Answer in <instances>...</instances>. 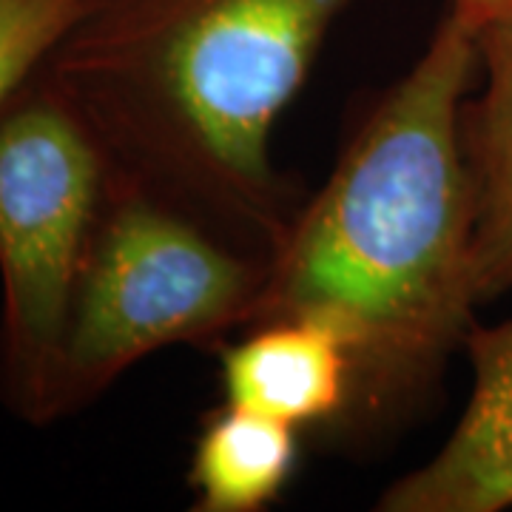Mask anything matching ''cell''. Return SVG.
<instances>
[{"instance_id":"2","label":"cell","mask_w":512,"mask_h":512,"mask_svg":"<svg viewBox=\"0 0 512 512\" xmlns=\"http://www.w3.org/2000/svg\"><path fill=\"white\" fill-rule=\"evenodd\" d=\"M356 0H92L40 77L111 168L251 254L291 225L271 131Z\"/></svg>"},{"instance_id":"7","label":"cell","mask_w":512,"mask_h":512,"mask_svg":"<svg viewBox=\"0 0 512 512\" xmlns=\"http://www.w3.org/2000/svg\"><path fill=\"white\" fill-rule=\"evenodd\" d=\"M484 89L461 111V143L476 200L478 302L512 288V26L478 32Z\"/></svg>"},{"instance_id":"3","label":"cell","mask_w":512,"mask_h":512,"mask_svg":"<svg viewBox=\"0 0 512 512\" xmlns=\"http://www.w3.org/2000/svg\"><path fill=\"white\" fill-rule=\"evenodd\" d=\"M262 279L265 256L111 168L60 348L52 421L92 404L154 350L251 325Z\"/></svg>"},{"instance_id":"10","label":"cell","mask_w":512,"mask_h":512,"mask_svg":"<svg viewBox=\"0 0 512 512\" xmlns=\"http://www.w3.org/2000/svg\"><path fill=\"white\" fill-rule=\"evenodd\" d=\"M450 12L476 35L490 26H512V0H450Z\"/></svg>"},{"instance_id":"1","label":"cell","mask_w":512,"mask_h":512,"mask_svg":"<svg viewBox=\"0 0 512 512\" xmlns=\"http://www.w3.org/2000/svg\"><path fill=\"white\" fill-rule=\"evenodd\" d=\"M476 69L478 35L447 12L265 256L251 325L333 330L353 362L356 421L407 410L473 330L476 200L461 111Z\"/></svg>"},{"instance_id":"9","label":"cell","mask_w":512,"mask_h":512,"mask_svg":"<svg viewBox=\"0 0 512 512\" xmlns=\"http://www.w3.org/2000/svg\"><path fill=\"white\" fill-rule=\"evenodd\" d=\"M92 0H0V111L35 77Z\"/></svg>"},{"instance_id":"5","label":"cell","mask_w":512,"mask_h":512,"mask_svg":"<svg viewBox=\"0 0 512 512\" xmlns=\"http://www.w3.org/2000/svg\"><path fill=\"white\" fill-rule=\"evenodd\" d=\"M473 393L436 456L379 498L384 512H498L512 507V316L467 333Z\"/></svg>"},{"instance_id":"6","label":"cell","mask_w":512,"mask_h":512,"mask_svg":"<svg viewBox=\"0 0 512 512\" xmlns=\"http://www.w3.org/2000/svg\"><path fill=\"white\" fill-rule=\"evenodd\" d=\"M222 384L231 404L299 430L348 416L353 362L333 330L308 319H271L222 348Z\"/></svg>"},{"instance_id":"8","label":"cell","mask_w":512,"mask_h":512,"mask_svg":"<svg viewBox=\"0 0 512 512\" xmlns=\"http://www.w3.org/2000/svg\"><path fill=\"white\" fill-rule=\"evenodd\" d=\"M296 427L225 402L202 427L191 484L202 512H256L271 504L296 467Z\"/></svg>"},{"instance_id":"4","label":"cell","mask_w":512,"mask_h":512,"mask_svg":"<svg viewBox=\"0 0 512 512\" xmlns=\"http://www.w3.org/2000/svg\"><path fill=\"white\" fill-rule=\"evenodd\" d=\"M109 183L103 143L37 72L0 111V399L35 427Z\"/></svg>"}]
</instances>
